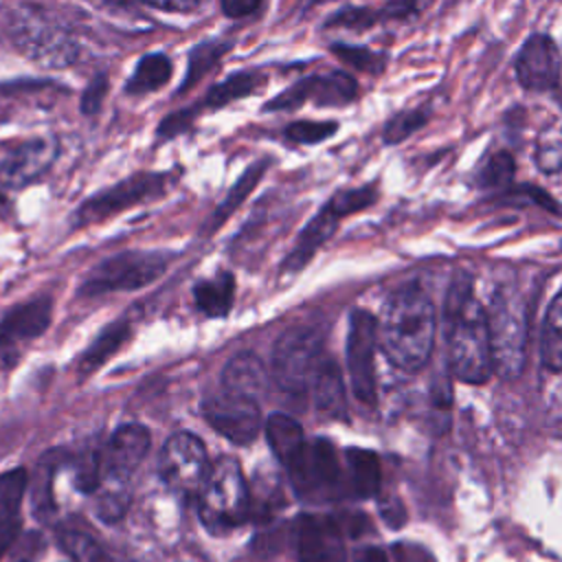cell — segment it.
Segmentation results:
<instances>
[{
    "mask_svg": "<svg viewBox=\"0 0 562 562\" xmlns=\"http://www.w3.org/2000/svg\"><path fill=\"white\" fill-rule=\"evenodd\" d=\"M448 362L457 380L483 384L494 371L487 310L472 292V281L459 274L448 290L443 307Z\"/></svg>",
    "mask_w": 562,
    "mask_h": 562,
    "instance_id": "obj_1",
    "label": "cell"
},
{
    "mask_svg": "<svg viewBox=\"0 0 562 562\" xmlns=\"http://www.w3.org/2000/svg\"><path fill=\"white\" fill-rule=\"evenodd\" d=\"M437 314L428 294L417 285L400 288L384 305L378 323V345L391 364L404 371L422 369L435 345Z\"/></svg>",
    "mask_w": 562,
    "mask_h": 562,
    "instance_id": "obj_2",
    "label": "cell"
},
{
    "mask_svg": "<svg viewBox=\"0 0 562 562\" xmlns=\"http://www.w3.org/2000/svg\"><path fill=\"white\" fill-rule=\"evenodd\" d=\"M494 371L503 380H516L527 360L529 321L525 299L509 285L494 292L487 307Z\"/></svg>",
    "mask_w": 562,
    "mask_h": 562,
    "instance_id": "obj_3",
    "label": "cell"
},
{
    "mask_svg": "<svg viewBox=\"0 0 562 562\" xmlns=\"http://www.w3.org/2000/svg\"><path fill=\"white\" fill-rule=\"evenodd\" d=\"M9 33L13 46L37 66L66 68L79 57V46L70 33L31 9L11 15Z\"/></svg>",
    "mask_w": 562,
    "mask_h": 562,
    "instance_id": "obj_4",
    "label": "cell"
},
{
    "mask_svg": "<svg viewBox=\"0 0 562 562\" xmlns=\"http://www.w3.org/2000/svg\"><path fill=\"white\" fill-rule=\"evenodd\" d=\"M250 494L241 468L235 459L222 457L211 465L200 492V516L211 529H231L246 520Z\"/></svg>",
    "mask_w": 562,
    "mask_h": 562,
    "instance_id": "obj_5",
    "label": "cell"
},
{
    "mask_svg": "<svg viewBox=\"0 0 562 562\" xmlns=\"http://www.w3.org/2000/svg\"><path fill=\"white\" fill-rule=\"evenodd\" d=\"M169 257L165 252L132 250L101 261L81 283V296H101L108 292L140 290L154 283L167 270Z\"/></svg>",
    "mask_w": 562,
    "mask_h": 562,
    "instance_id": "obj_6",
    "label": "cell"
},
{
    "mask_svg": "<svg viewBox=\"0 0 562 562\" xmlns=\"http://www.w3.org/2000/svg\"><path fill=\"white\" fill-rule=\"evenodd\" d=\"M318 351L321 336L310 327H292L279 336L272 349V380L285 395H305L321 362Z\"/></svg>",
    "mask_w": 562,
    "mask_h": 562,
    "instance_id": "obj_7",
    "label": "cell"
},
{
    "mask_svg": "<svg viewBox=\"0 0 562 562\" xmlns=\"http://www.w3.org/2000/svg\"><path fill=\"white\" fill-rule=\"evenodd\" d=\"M169 187V173H136L114 187L88 198L72 213V226L86 228L90 224L103 222L130 206L143 204L151 198H158Z\"/></svg>",
    "mask_w": 562,
    "mask_h": 562,
    "instance_id": "obj_8",
    "label": "cell"
},
{
    "mask_svg": "<svg viewBox=\"0 0 562 562\" xmlns=\"http://www.w3.org/2000/svg\"><path fill=\"white\" fill-rule=\"evenodd\" d=\"M158 468L162 481L184 496L200 494L211 472L206 448L191 432H176L165 441Z\"/></svg>",
    "mask_w": 562,
    "mask_h": 562,
    "instance_id": "obj_9",
    "label": "cell"
},
{
    "mask_svg": "<svg viewBox=\"0 0 562 562\" xmlns=\"http://www.w3.org/2000/svg\"><path fill=\"white\" fill-rule=\"evenodd\" d=\"M292 487L303 498H329L340 487L342 470L327 439L305 441L299 457L288 465Z\"/></svg>",
    "mask_w": 562,
    "mask_h": 562,
    "instance_id": "obj_10",
    "label": "cell"
},
{
    "mask_svg": "<svg viewBox=\"0 0 562 562\" xmlns=\"http://www.w3.org/2000/svg\"><path fill=\"white\" fill-rule=\"evenodd\" d=\"M375 345H378V318L367 310H353L349 316V334H347V369H349L353 395L367 406H373L378 400L375 369H373Z\"/></svg>",
    "mask_w": 562,
    "mask_h": 562,
    "instance_id": "obj_11",
    "label": "cell"
},
{
    "mask_svg": "<svg viewBox=\"0 0 562 562\" xmlns=\"http://www.w3.org/2000/svg\"><path fill=\"white\" fill-rule=\"evenodd\" d=\"M202 415L220 435L239 446L250 443L261 426L257 402L228 391L206 397L202 402Z\"/></svg>",
    "mask_w": 562,
    "mask_h": 562,
    "instance_id": "obj_12",
    "label": "cell"
},
{
    "mask_svg": "<svg viewBox=\"0 0 562 562\" xmlns=\"http://www.w3.org/2000/svg\"><path fill=\"white\" fill-rule=\"evenodd\" d=\"M356 97V81L347 72H329V75H312L288 90L279 92L272 101L266 103V110H294L305 101H314L316 105H345Z\"/></svg>",
    "mask_w": 562,
    "mask_h": 562,
    "instance_id": "obj_13",
    "label": "cell"
},
{
    "mask_svg": "<svg viewBox=\"0 0 562 562\" xmlns=\"http://www.w3.org/2000/svg\"><path fill=\"white\" fill-rule=\"evenodd\" d=\"M514 66L516 77L525 90L544 92L558 86L562 57L555 42L549 35L536 33L520 46Z\"/></svg>",
    "mask_w": 562,
    "mask_h": 562,
    "instance_id": "obj_14",
    "label": "cell"
},
{
    "mask_svg": "<svg viewBox=\"0 0 562 562\" xmlns=\"http://www.w3.org/2000/svg\"><path fill=\"white\" fill-rule=\"evenodd\" d=\"M294 547L299 562H345L340 527L329 516L301 514L294 520Z\"/></svg>",
    "mask_w": 562,
    "mask_h": 562,
    "instance_id": "obj_15",
    "label": "cell"
},
{
    "mask_svg": "<svg viewBox=\"0 0 562 562\" xmlns=\"http://www.w3.org/2000/svg\"><path fill=\"white\" fill-rule=\"evenodd\" d=\"M149 450V430L140 424H125L114 430L101 450V483H125Z\"/></svg>",
    "mask_w": 562,
    "mask_h": 562,
    "instance_id": "obj_16",
    "label": "cell"
},
{
    "mask_svg": "<svg viewBox=\"0 0 562 562\" xmlns=\"http://www.w3.org/2000/svg\"><path fill=\"white\" fill-rule=\"evenodd\" d=\"M57 147L53 140H31L13 149L0 162V184L9 189H22L37 180L53 162Z\"/></svg>",
    "mask_w": 562,
    "mask_h": 562,
    "instance_id": "obj_17",
    "label": "cell"
},
{
    "mask_svg": "<svg viewBox=\"0 0 562 562\" xmlns=\"http://www.w3.org/2000/svg\"><path fill=\"white\" fill-rule=\"evenodd\" d=\"M50 314H53V305L48 296L33 299L29 303H22L9 310L0 321V349L13 347L18 342H24L44 334L46 327L50 325Z\"/></svg>",
    "mask_w": 562,
    "mask_h": 562,
    "instance_id": "obj_18",
    "label": "cell"
},
{
    "mask_svg": "<svg viewBox=\"0 0 562 562\" xmlns=\"http://www.w3.org/2000/svg\"><path fill=\"white\" fill-rule=\"evenodd\" d=\"M268 369L252 351L235 353L222 371L224 391L255 400L268 391Z\"/></svg>",
    "mask_w": 562,
    "mask_h": 562,
    "instance_id": "obj_19",
    "label": "cell"
},
{
    "mask_svg": "<svg viewBox=\"0 0 562 562\" xmlns=\"http://www.w3.org/2000/svg\"><path fill=\"white\" fill-rule=\"evenodd\" d=\"M338 220H340V217L325 204V206L305 224V228L301 231V235H299L294 248L290 250V255H288L285 261H283V270H285V272H296V270H301V268L314 257V252L334 235Z\"/></svg>",
    "mask_w": 562,
    "mask_h": 562,
    "instance_id": "obj_20",
    "label": "cell"
},
{
    "mask_svg": "<svg viewBox=\"0 0 562 562\" xmlns=\"http://www.w3.org/2000/svg\"><path fill=\"white\" fill-rule=\"evenodd\" d=\"M312 395H314V404L321 413H325L329 417H345V413H347L345 386H342V378H340L336 362H331V360L318 362L314 378H312Z\"/></svg>",
    "mask_w": 562,
    "mask_h": 562,
    "instance_id": "obj_21",
    "label": "cell"
},
{
    "mask_svg": "<svg viewBox=\"0 0 562 562\" xmlns=\"http://www.w3.org/2000/svg\"><path fill=\"white\" fill-rule=\"evenodd\" d=\"M266 437L274 457L288 468L305 446L303 428L290 415L272 413L266 422Z\"/></svg>",
    "mask_w": 562,
    "mask_h": 562,
    "instance_id": "obj_22",
    "label": "cell"
},
{
    "mask_svg": "<svg viewBox=\"0 0 562 562\" xmlns=\"http://www.w3.org/2000/svg\"><path fill=\"white\" fill-rule=\"evenodd\" d=\"M233 294L235 281L231 272H217L213 279H202L193 288L198 307L211 318H222L228 314L233 305Z\"/></svg>",
    "mask_w": 562,
    "mask_h": 562,
    "instance_id": "obj_23",
    "label": "cell"
},
{
    "mask_svg": "<svg viewBox=\"0 0 562 562\" xmlns=\"http://www.w3.org/2000/svg\"><path fill=\"white\" fill-rule=\"evenodd\" d=\"M130 338V325L125 321L108 325L99 338L86 349V353L79 358V375L86 378L94 373L101 364H105Z\"/></svg>",
    "mask_w": 562,
    "mask_h": 562,
    "instance_id": "obj_24",
    "label": "cell"
},
{
    "mask_svg": "<svg viewBox=\"0 0 562 562\" xmlns=\"http://www.w3.org/2000/svg\"><path fill=\"white\" fill-rule=\"evenodd\" d=\"M266 167H268V162L261 160V162H257V165H250V167L239 176V180L231 187V191H228V195L224 198V202L217 204V209L213 211V215H211L209 222L204 224V233H206V235L213 233V231H217V228L233 215V211H237V206L244 204V200L248 198V193H252V189L259 184V180H261Z\"/></svg>",
    "mask_w": 562,
    "mask_h": 562,
    "instance_id": "obj_25",
    "label": "cell"
},
{
    "mask_svg": "<svg viewBox=\"0 0 562 562\" xmlns=\"http://www.w3.org/2000/svg\"><path fill=\"white\" fill-rule=\"evenodd\" d=\"M351 492L360 498L373 496L380 487V461L375 452L362 448H349L345 452Z\"/></svg>",
    "mask_w": 562,
    "mask_h": 562,
    "instance_id": "obj_26",
    "label": "cell"
},
{
    "mask_svg": "<svg viewBox=\"0 0 562 562\" xmlns=\"http://www.w3.org/2000/svg\"><path fill=\"white\" fill-rule=\"evenodd\" d=\"M542 364L549 371H562V290L551 299L540 342Z\"/></svg>",
    "mask_w": 562,
    "mask_h": 562,
    "instance_id": "obj_27",
    "label": "cell"
},
{
    "mask_svg": "<svg viewBox=\"0 0 562 562\" xmlns=\"http://www.w3.org/2000/svg\"><path fill=\"white\" fill-rule=\"evenodd\" d=\"M169 77H171V61H169V57L162 55V53H151V55H145L136 64L134 75L125 83V90L130 94L151 92V90H158L160 86H165L169 81Z\"/></svg>",
    "mask_w": 562,
    "mask_h": 562,
    "instance_id": "obj_28",
    "label": "cell"
},
{
    "mask_svg": "<svg viewBox=\"0 0 562 562\" xmlns=\"http://www.w3.org/2000/svg\"><path fill=\"white\" fill-rule=\"evenodd\" d=\"M26 483H29V476H26V470L22 468L0 474V527L15 525V516L22 505Z\"/></svg>",
    "mask_w": 562,
    "mask_h": 562,
    "instance_id": "obj_29",
    "label": "cell"
},
{
    "mask_svg": "<svg viewBox=\"0 0 562 562\" xmlns=\"http://www.w3.org/2000/svg\"><path fill=\"white\" fill-rule=\"evenodd\" d=\"M226 50H228V44H224L220 40H209V42L198 44L189 55V66H187V75L180 83V92L191 90L224 57Z\"/></svg>",
    "mask_w": 562,
    "mask_h": 562,
    "instance_id": "obj_30",
    "label": "cell"
},
{
    "mask_svg": "<svg viewBox=\"0 0 562 562\" xmlns=\"http://www.w3.org/2000/svg\"><path fill=\"white\" fill-rule=\"evenodd\" d=\"M261 86V77L255 75V72H237V75H231L226 77L224 81L215 83L206 99H204V105L209 108H222L235 99H241V97H248L252 94L257 88Z\"/></svg>",
    "mask_w": 562,
    "mask_h": 562,
    "instance_id": "obj_31",
    "label": "cell"
},
{
    "mask_svg": "<svg viewBox=\"0 0 562 562\" xmlns=\"http://www.w3.org/2000/svg\"><path fill=\"white\" fill-rule=\"evenodd\" d=\"M59 542L75 558V562H121L112 558L97 540L81 531H64L59 536Z\"/></svg>",
    "mask_w": 562,
    "mask_h": 562,
    "instance_id": "obj_32",
    "label": "cell"
},
{
    "mask_svg": "<svg viewBox=\"0 0 562 562\" xmlns=\"http://www.w3.org/2000/svg\"><path fill=\"white\" fill-rule=\"evenodd\" d=\"M536 165L544 173H562V127L547 130L538 138Z\"/></svg>",
    "mask_w": 562,
    "mask_h": 562,
    "instance_id": "obj_33",
    "label": "cell"
},
{
    "mask_svg": "<svg viewBox=\"0 0 562 562\" xmlns=\"http://www.w3.org/2000/svg\"><path fill=\"white\" fill-rule=\"evenodd\" d=\"M331 53L347 66L362 70V72H380L386 64V57L382 53L362 48V46H347V44H334Z\"/></svg>",
    "mask_w": 562,
    "mask_h": 562,
    "instance_id": "obj_34",
    "label": "cell"
},
{
    "mask_svg": "<svg viewBox=\"0 0 562 562\" xmlns=\"http://www.w3.org/2000/svg\"><path fill=\"white\" fill-rule=\"evenodd\" d=\"M514 176V158L507 151L492 154L479 169L476 182L481 187H501L507 184Z\"/></svg>",
    "mask_w": 562,
    "mask_h": 562,
    "instance_id": "obj_35",
    "label": "cell"
},
{
    "mask_svg": "<svg viewBox=\"0 0 562 562\" xmlns=\"http://www.w3.org/2000/svg\"><path fill=\"white\" fill-rule=\"evenodd\" d=\"M101 494H99V503H97V512L103 520L112 522L119 520L127 507V490L125 483H110L103 481L101 485Z\"/></svg>",
    "mask_w": 562,
    "mask_h": 562,
    "instance_id": "obj_36",
    "label": "cell"
},
{
    "mask_svg": "<svg viewBox=\"0 0 562 562\" xmlns=\"http://www.w3.org/2000/svg\"><path fill=\"white\" fill-rule=\"evenodd\" d=\"M338 123L336 121H296L290 123L285 130V136L294 143H321L336 134Z\"/></svg>",
    "mask_w": 562,
    "mask_h": 562,
    "instance_id": "obj_37",
    "label": "cell"
},
{
    "mask_svg": "<svg viewBox=\"0 0 562 562\" xmlns=\"http://www.w3.org/2000/svg\"><path fill=\"white\" fill-rule=\"evenodd\" d=\"M375 202V189L373 187H362V189H351V191H340L336 193L327 206L338 215V217H345L349 213H356V211H362L367 209L369 204Z\"/></svg>",
    "mask_w": 562,
    "mask_h": 562,
    "instance_id": "obj_38",
    "label": "cell"
},
{
    "mask_svg": "<svg viewBox=\"0 0 562 562\" xmlns=\"http://www.w3.org/2000/svg\"><path fill=\"white\" fill-rule=\"evenodd\" d=\"M426 121V114L422 110H411L393 116L384 127V140L386 143H400L408 134H413L417 127H422Z\"/></svg>",
    "mask_w": 562,
    "mask_h": 562,
    "instance_id": "obj_39",
    "label": "cell"
},
{
    "mask_svg": "<svg viewBox=\"0 0 562 562\" xmlns=\"http://www.w3.org/2000/svg\"><path fill=\"white\" fill-rule=\"evenodd\" d=\"M375 22V13L364 9V7H345L329 15L327 26H353V29H364Z\"/></svg>",
    "mask_w": 562,
    "mask_h": 562,
    "instance_id": "obj_40",
    "label": "cell"
},
{
    "mask_svg": "<svg viewBox=\"0 0 562 562\" xmlns=\"http://www.w3.org/2000/svg\"><path fill=\"white\" fill-rule=\"evenodd\" d=\"M105 92H108V77L97 75L81 94V112L83 114H94L101 108V103L105 99Z\"/></svg>",
    "mask_w": 562,
    "mask_h": 562,
    "instance_id": "obj_41",
    "label": "cell"
},
{
    "mask_svg": "<svg viewBox=\"0 0 562 562\" xmlns=\"http://www.w3.org/2000/svg\"><path fill=\"white\" fill-rule=\"evenodd\" d=\"M193 114H195V110H180V112H173V114L165 116L162 123H160V127H158V136L171 138V136L182 134V132L191 125Z\"/></svg>",
    "mask_w": 562,
    "mask_h": 562,
    "instance_id": "obj_42",
    "label": "cell"
},
{
    "mask_svg": "<svg viewBox=\"0 0 562 562\" xmlns=\"http://www.w3.org/2000/svg\"><path fill=\"white\" fill-rule=\"evenodd\" d=\"M259 9H261V4L252 2V0H226V2H222V11L228 18H244V15L255 13Z\"/></svg>",
    "mask_w": 562,
    "mask_h": 562,
    "instance_id": "obj_43",
    "label": "cell"
},
{
    "mask_svg": "<svg viewBox=\"0 0 562 562\" xmlns=\"http://www.w3.org/2000/svg\"><path fill=\"white\" fill-rule=\"evenodd\" d=\"M151 9L158 11H193L198 9V2H145Z\"/></svg>",
    "mask_w": 562,
    "mask_h": 562,
    "instance_id": "obj_44",
    "label": "cell"
},
{
    "mask_svg": "<svg viewBox=\"0 0 562 562\" xmlns=\"http://www.w3.org/2000/svg\"><path fill=\"white\" fill-rule=\"evenodd\" d=\"M353 562H386V555H384V551L378 549V547H367V549L358 551V555H356Z\"/></svg>",
    "mask_w": 562,
    "mask_h": 562,
    "instance_id": "obj_45",
    "label": "cell"
},
{
    "mask_svg": "<svg viewBox=\"0 0 562 562\" xmlns=\"http://www.w3.org/2000/svg\"><path fill=\"white\" fill-rule=\"evenodd\" d=\"M15 531H18V522H15V525H9V527H0V553L11 544Z\"/></svg>",
    "mask_w": 562,
    "mask_h": 562,
    "instance_id": "obj_46",
    "label": "cell"
},
{
    "mask_svg": "<svg viewBox=\"0 0 562 562\" xmlns=\"http://www.w3.org/2000/svg\"><path fill=\"white\" fill-rule=\"evenodd\" d=\"M9 213H11V204H9L7 195L0 191V220H7Z\"/></svg>",
    "mask_w": 562,
    "mask_h": 562,
    "instance_id": "obj_47",
    "label": "cell"
}]
</instances>
